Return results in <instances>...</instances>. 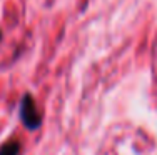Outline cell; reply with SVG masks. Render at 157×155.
<instances>
[{"mask_svg":"<svg viewBox=\"0 0 157 155\" xmlns=\"http://www.w3.org/2000/svg\"><path fill=\"white\" fill-rule=\"evenodd\" d=\"M18 119L29 132H37L42 127V113L37 107L35 98L29 92H25L18 102Z\"/></svg>","mask_w":157,"mask_h":155,"instance_id":"6da1fadb","label":"cell"},{"mask_svg":"<svg viewBox=\"0 0 157 155\" xmlns=\"http://www.w3.org/2000/svg\"><path fill=\"white\" fill-rule=\"evenodd\" d=\"M0 155H22V143L17 138H10L0 147Z\"/></svg>","mask_w":157,"mask_h":155,"instance_id":"7a4b0ae2","label":"cell"},{"mask_svg":"<svg viewBox=\"0 0 157 155\" xmlns=\"http://www.w3.org/2000/svg\"><path fill=\"white\" fill-rule=\"evenodd\" d=\"M0 40H2V30H0Z\"/></svg>","mask_w":157,"mask_h":155,"instance_id":"3957f363","label":"cell"}]
</instances>
